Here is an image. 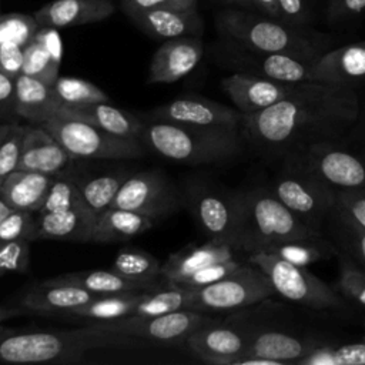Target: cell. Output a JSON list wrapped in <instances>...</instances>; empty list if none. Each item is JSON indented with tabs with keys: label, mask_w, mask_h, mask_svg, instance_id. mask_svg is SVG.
Returning <instances> with one entry per match:
<instances>
[{
	"label": "cell",
	"mask_w": 365,
	"mask_h": 365,
	"mask_svg": "<svg viewBox=\"0 0 365 365\" xmlns=\"http://www.w3.org/2000/svg\"><path fill=\"white\" fill-rule=\"evenodd\" d=\"M10 125H11V123H0V144L4 140V137L7 135V133L10 130Z\"/></svg>",
	"instance_id": "94428289"
},
{
	"label": "cell",
	"mask_w": 365,
	"mask_h": 365,
	"mask_svg": "<svg viewBox=\"0 0 365 365\" xmlns=\"http://www.w3.org/2000/svg\"><path fill=\"white\" fill-rule=\"evenodd\" d=\"M312 61L282 53L248 50L230 41L225 50V63L234 71L282 83L309 81Z\"/></svg>",
	"instance_id": "e0dca14e"
},
{
	"label": "cell",
	"mask_w": 365,
	"mask_h": 365,
	"mask_svg": "<svg viewBox=\"0 0 365 365\" xmlns=\"http://www.w3.org/2000/svg\"><path fill=\"white\" fill-rule=\"evenodd\" d=\"M238 321L247 332V348L234 365H297L317 346L327 344L312 335L297 331L251 325L245 319Z\"/></svg>",
	"instance_id": "8fae6325"
},
{
	"label": "cell",
	"mask_w": 365,
	"mask_h": 365,
	"mask_svg": "<svg viewBox=\"0 0 365 365\" xmlns=\"http://www.w3.org/2000/svg\"><path fill=\"white\" fill-rule=\"evenodd\" d=\"M46 284H61L71 285L86 289L96 295H107L127 291H145L153 289L154 284H143L127 279L121 277L114 269H86L61 274L48 279H44Z\"/></svg>",
	"instance_id": "1f68e13d"
},
{
	"label": "cell",
	"mask_w": 365,
	"mask_h": 365,
	"mask_svg": "<svg viewBox=\"0 0 365 365\" xmlns=\"http://www.w3.org/2000/svg\"><path fill=\"white\" fill-rule=\"evenodd\" d=\"M76 208H90L74 180L66 171L53 177L46 200L38 212H57Z\"/></svg>",
	"instance_id": "ab89813d"
},
{
	"label": "cell",
	"mask_w": 365,
	"mask_h": 365,
	"mask_svg": "<svg viewBox=\"0 0 365 365\" xmlns=\"http://www.w3.org/2000/svg\"><path fill=\"white\" fill-rule=\"evenodd\" d=\"M144 341L91 324L61 331H13L0 327V362L76 364L93 349L135 348Z\"/></svg>",
	"instance_id": "7a4b0ae2"
},
{
	"label": "cell",
	"mask_w": 365,
	"mask_h": 365,
	"mask_svg": "<svg viewBox=\"0 0 365 365\" xmlns=\"http://www.w3.org/2000/svg\"><path fill=\"white\" fill-rule=\"evenodd\" d=\"M281 21L292 26H307L311 20L309 0H278Z\"/></svg>",
	"instance_id": "f907efd6"
},
{
	"label": "cell",
	"mask_w": 365,
	"mask_h": 365,
	"mask_svg": "<svg viewBox=\"0 0 365 365\" xmlns=\"http://www.w3.org/2000/svg\"><path fill=\"white\" fill-rule=\"evenodd\" d=\"M288 157L298 158L334 188H365V155L341 140L318 143Z\"/></svg>",
	"instance_id": "4fadbf2b"
},
{
	"label": "cell",
	"mask_w": 365,
	"mask_h": 365,
	"mask_svg": "<svg viewBox=\"0 0 365 365\" xmlns=\"http://www.w3.org/2000/svg\"><path fill=\"white\" fill-rule=\"evenodd\" d=\"M97 214L91 208H76L57 212H36L31 241L56 240L71 242L91 241Z\"/></svg>",
	"instance_id": "603a6c76"
},
{
	"label": "cell",
	"mask_w": 365,
	"mask_h": 365,
	"mask_svg": "<svg viewBox=\"0 0 365 365\" xmlns=\"http://www.w3.org/2000/svg\"><path fill=\"white\" fill-rule=\"evenodd\" d=\"M138 140L157 155L188 165L228 161L237 157L245 144L241 128L171 121H144Z\"/></svg>",
	"instance_id": "3957f363"
},
{
	"label": "cell",
	"mask_w": 365,
	"mask_h": 365,
	"mask_svg": "<svg viewBox=\"0 0 365 365\" xmlns=\"http://www.w3.org/2000/svg\"><path fill=\"white\" fill-rule=\"evenodd\" d=\"M322 231L339 252L365 269V230L355 224L342 210L335 207L327 218Z\"/></svg>",
	"instance_id": "836d02e7"
},
{
	"label": "cell",
	"mask_w": 365,
	"mask_h": 365,
	"mask_svg": "<svg viewBox=\"0 0 365 365\" xmlns=\"http://www.w3.org/2000/svg\"><path fill=\"white\" fill-rule=\"evenodd\" d=\"M34 38L43 44V47L57 60L61 63L63 60V44L57 29L54 27H38L34 34Z\"/></svg>",
	"instance_id": "9f6ffc18"
},
{
	"label": "cell",
	"mask_w": 365,
	"mask_h": 365,
	"mask_svg": "<svg viewBox=\"0 0 365 365\" xmlns=\"http://www.w3.org/2000/svg\"><path fill=\"white\" fill-rule=\"evenodd\" d=\"M16 114L14 78L0 71V123H13Z\"/></svg>",
	"instance_id": "f5cc1de1"
},
{
	"label": "cell",
	"mask_w": 365,
	"mask_h": 365,
	"mask_svg": "<svg viewBox=\"0 0 365 365\" xmlns=\"http://www.w3.org/2000/svg\"><path fill=\"white\" fill-rule=\"evenodd\" d=\"M38 27L34 16L23 13L0 14V46L14 43L24 47L31 41Z\"/></svg>",
	"instance_id": "7bdbcfd3"
},
{
	"label": "cell",
	"mask_w": 365,
	"mask_h": 365,
	"mask_svg": "<svg viewBox=\"0 0 365 365\" xmlns=\"http://www.w3.org/2000/svg\"><path fill=\"white\" fill-rule=\"evenodd\" d=\"M339 140L351 148L361 153L362 155H365V94L359 93L356 117L351 127L348 128V131Z\"/></svg>",
	"instance_id": "681fc988"
},
{
	"label": "cell",
	"mask_w": 365,
	"mask_h": 365,
	"mask_svg": "<svg viewBox=\"0 0 365 365\" xmlns=\"http://www.w3.org/2000/svg\"><path fill=\"white\" fill-rule=\"evenodd\" d=\"M309 81L358 90L365 84V40L324 51L311 63Z\"/></svg>",
	"instance_id": "ac0fdd59"
},
{
	"label": "cell",
	"mask_w": 365,
	"mask_h": 365,
	"mask_svg": "<svg viewBox=\"0 0 365 365\" xmlns=\"http://www.w3.org/2000/svg\"><path fill=\"white\" fill-rule=\"evenodd\" d=\"M67 173L74 180L87 205L97 215L111 205L123 182L133 174V171L127 168L108 170L96 174H84L77 168H73V164H70Z\"/></svg>",
	"instance_id": "4dcf8cb0"
},
{
	"label": "cell",
	"mask_w": 365,
	"mask_h": 365,
	"mask_svg": "<svg viewBox=\"0 0 365 365\" xmlns=\"http://www.w3.org/2000/svg\"><path fill=\"white\" fill-rule=\"evenodd\" d=\"M51 180L53 177L46 174L17 168L0 185V198L11 210L38 212Z\"/></svg>",
	"instance_id": "f1b7e54d"
},
{
	"label": "cell",
	"mask_w": 365,
	"mask_h": 365,
	"mask_svg": "<svg viewBox=\"0 0 365 365\" xmlns=\"http://www.w3.org/2000/svg\"><path fill=\"white\" fill-rule=\"evenodd\" d=\"M297 365H365V339L342 345L322 344L299 359Z\"/></svg>",
	"instance_id": "f35d334b"
},
{
	"label": "cell",
	"mask_w": 365,
	"mask_h": 365,
	"mask_svg": "<svg viewBox=\"0 0 365 365\" xmlns=\"http://www.w3.org/2000/svg\"><path fill=\"white\" fill-rule=\"evenodd\" d=\"M365 11V0H329L327 17L329 21L339 23L356 17Z\"/></svg>",
	"instance_id": "db71d44e"
},
{
	"label": "cell",
	"mask_w": 365,
	"mask_h": 365,
	"mask_svg": "<svg viewBox=\"0 0 365 365\" xmlns=\"http://www.w3.org/2000/svg\"><path fill=\"white\" fill-rule=\"evenodd\" d=\"M14 90L16 114L29 121V124L41 125L58 114L61 103L53 86L21 73L14 78Z\"/></svg>",
	"instance_id": "4316f807"
},
{
	"label": "cell",
	"mask_w": 365,
	"mask_h": 365,
	"mask_svg": "<svg viewBox=\"0 0 365 365\" xmlns=\"http://www.w3.org/2000/svg\"><path fill=\"white\" fill-rule=\"evenodd\" d=\"M161 265L163 262L158 258L144 250L123 248L117 252L111 269L127 279L154 284V279L161 275Z\"/></svg>",
	"instance_id": "d590c367"
},
{
	"label": "cell",
	"mask_w": 365,
	"mask_h": 365,
	"mask_svg": "<svg viewBox=\"0 0 365 365\" xmlns=\"http://www.w3.org/2000/svg\"><path fill=\"white\" fill-rule=\"evenodd\" d=\"M53 88L61 106L66 107H83L93 103L110 101L108 96L100 87L78 77L58 76Z\"/></svg>",
	"instance_id": "74e56055"
},
{
	"label": "cell",
	"mask_w": 365,
	"mask_h": 365,
	"mask_svg": "<svg viewBox=\"0 0 365 365\" xmlns=\"http://www.w3.org/2000/svg\"><path fill=\"white\" fill-rule=\"evenodd\" d=\"M128 17L144 33L160 40L201 37L204 29L198 9L157 7L128 13Z\"/></svg>",
	"instance_id": "7402d4cb"
},
{
	"label": "cell",
	"mask_w": 365,
	"mask_h": 365,
	"mask_svg": "<svg viewBox=\"0 0 365 365\" xmlns=\"http://www.w3.org/2000/svg\"><path fill=\"white\" fill-rule=\"evenodd\" d=\"M298 84L299 83H282L237 71L221 80L224 93L242 114H254L268 108L292 93Z\"/></svg>",
	"instance_id": "d6986e66"
},
{
	"label": "cell",
	"mask_w": 365,
	"mask_h": 365,
	"mask_svg": "<svg viewBox=\"0 0 365 365\" xmlns=\"http://www.w3.org/2000/svg\"><path fill=\"white\" fill-rule=\"evenodd\" d=\"M24 314H29L24 308H21L20 305L19 307H9V305H0V324L3 321H7L13 317H19V315H24Z\"/></svg>",
	"instance_id": "680465c9"
},
{
	"label": "cell",
	"mask_w": 365,
	"mask_h": 365,
	"mask_svg": "<svg viewBox=\"0 0 365 365\" xmlns=\"http://www.w3.org/2000/svg\"><path fill=\"white\" fill-rule=\"evenodd\" d=\"M96 297L98 295L78 287L40 282L29 288L21 295V298L19 299V305L24 308L29 314L58 317L68 309L90 302Z\"/></svg>",
	"instance_id": "484cf974"
},
{
	"label": "cell",
	"mask_w": 365,
	"mask_h": 365,
	"mask_svg": "<svg viewBox=\"0 0 365 365\" xmlns=\"http://www.w3.org/2000/svg\"><path fill=\"white\" fill-rule=\"evenodd\" d=\"M237 250L227 242L210 240L201 245H188L173 252L161 265V277L165 284L177 285L198 269L220 261L235 258Z\"/></svg>",
	"instance_id": "cb8c5ba5"
},
{
	"label": "cell",
	"mask_w": 365,
	"mask_h": 365,
	"mask_svg": "<svg viewBox=\"0 0 365 365\" xmlns=\"http://www.w3.org/2000/svg\"><path fill=\"white\" fill-rule=\"evenodd\" d=\"M358 101L356 88L304 81L268 108L244 114L241 133L258 157L281 161L344 137L356 117Z\"/></svg>",
	"instance_id": "6da1fadb"
},
{
	"label": "cell",
	"mask_w": 365,
	"mask_h": 365,
	"mask_svg": "<svg viewBox=\"0 0 365 365\" xmlns=\"http://www.w3.org/2000/svg\"><path fill=\"white\" fill-rule=\"evenodd\" d=\"M30 268V241L16 240L0 244V275L24 274Z\"/></svg>",
	"instance_id": "bcb514c9"
},
{
	"label": "cell",
	"mask_w": 365,
	"mask_h": 365,
	"mask_svg": "<svg viewBox=\"0 0 365 365\" xmlns=\"http://www.w3.org/2000/svg\"><path fill=\"white\" fill-rule=\"evenodd\" d=\"M364 325H365V324H364ZM364 339H365V335H364Z\"/></svg>",
	"instance_id": "be15d7a7"
},
{
	"label": "cell",
	"mask_w": 365,
	"mask_h": 365,
	"mask_svg": "<svg viewBox=\"0 0 365 365\" xmlns=\"http://www.w3.org/2000/svg\"><path fill=\"white\" fill-rule=\"evenodd\" d=\"M154 221L151 217L131 210L108 207L97 215L91 241L103 244L128 241L151 230Z\"/></svg>",
	"instance_id": "f546056e"
},
{
	"label": "cell",
	"mask_w": 365,
	"mask_h": 365,
	"mask_svg": "<svg viewBox=\"0 0 365 365\" xmlns=\"http://www.w3.org/2000/svg\"><path fill=\"white\" fill-rule=\"evenodd\" d=\"M24 47L14 43L0 46V71L11 78L21 74Z\"/></svg>",
	"instance_id": "816d5d0a"
},
{
	"label": "cell",
	"mask_w": 365,
	"mask_h": 365,
	"mask_svg": "<svg viewBox=\"0 0 365 365\" xmlns=\"http://www.w3.org/2000/svg\"><path fill=\"white\" fill-rule=\"evenodd\" d=\"M60 115L78 118L81 121L90 123L97 128H101L110 134L125 137V138H137L141 134L144 127V121H141L134 114L114 107L107 103H93L83 107H66L61 106Z\"/></svg>",
	"instance_id": "83f0119b"
},
{
	"label": "cell",
	"mask_w": 365,
	"mask_h": 365,
	"mask_svg": "<svg viewBox=\"0 0 365 365\" xmlns=\"http://www.w3.org/2000/svg\"><path fill=\"white\" fill-rule=\"evenodd\" d=\"M182 194L184 204L210 240L227 242L238 251L241 191H230L205 180H191Z\"/></svg>",
	"instance_id": "ba28073f"
},
{
	"label": "cell",
	"mask_w": 365,
	"mask_h": 365,
	"mask_svg": "<svg viewBox=\"0 0 365 365\" xmlns=\"http://www.w3.org/2000/svg\"><path fill=\"white\" fill-rule=\"evenodd\" d=\"M241 197L238 251L247 254V257L289 240L324 234L309 228L278 200L269 187H254L241 191Z\"/></svg>",
	"instance_id": "5b68a950"
},
{
	"label": "cell",
	"mask_w": 365,
	"mask_h": 365,
	"mask_svg": "<svg viewBox=\"0 0 365 365\" xmlns=\"http://www.w3.org/2000/svg\"><path fill=\"white\" fill-rule=\"evenodd\" d=\"M269 278L275 294L312 309H344L345 298L308 267L291 264L272 252L257 251L247 257Z\"/></svg>",
	"instance_id": "52a82bcc"
},
{
	"label": "cell",
	"mask_w": 365,
	"mask_h": 365,
	"mask_svg": "<svg viewBox=\"0 0 365 365\" xmlns=\"http://www.w3.org/2000/svg\"><path fill=\"white\" fill-rule=\"evenodd\" d=\"M184 205V194L158 170L133 173L117 191L110 207L131 210L153 220L167 217Z\"/></svg>",
	"instance_id": "7c38bea8"
},
{
	"label": "cell",
	"mask_w": 365,
	"mask_h": 365,
	"mask_svg": "<svg viewBox=\"0 0 365 365\" xmlns=\"http://www.w3.org/2000/svg\"><path fill=\"white\" fill-rule=\"evenodd\" d=\"M275 294L269 278L255 264L242 262L222 279L191 291L190 309L238 311L258 304Z\"/></svg>",
	"instance_id": "30bf717a"
},
{
	"label": "cell",
	"mask_w": 365,
	"mask_h": 365,
	"mask_svg": "<svg viewBox=\"0 0 365 365\" xmlns=\"http://www.w3.org/2000/svg\"><path fill=\"white\" fill-rule=\"evenodd\" d=\"M244 114L215 100L182 94L144 113L145 121H171L201 127L241 128Z\"/></svg>",
	"instance_id": "9a60e30c"
},
{
	"label": "cell",
	"mask_w": 365,
	"mask_h": 365,
	"mask_svg": "<svg viewBox=\"0 0 365 365\" xmlns=\"http://www.w3.org/2000/svg\"><path fill=\"white\" fill-rule=\"evenodd\" d=\"M217 26L221 34L240 47L282 53L294 57L315 60L329 50L331 37L308 30L305 26H292L268 16L241 10H225L218 14Z\"/></svg>",
	"instance_id": "277c9868"
},
{
	"label": "cell",
	"mask_w": 365,
	"mask_h": 365,
	"mask_svg": "<svg viewBox=\"0 0 365 365\" xmlns=\"http://www.w3.org/2000/svg\"><path fill=\"white\" fill-rule=\"evenodd\" d=\"M198 0H123V7L125 13L170 7V9H197Z\"/></svg>",
	"instance_id": "11a10c76"
},
{
	"label": "cell",
	"mask_w": 365,
	"mask_h": 365,
	"mask_svg": "<svg viewBox=\"0 0 365 365\" xmlns=\"http://www.w3.org/2000/svg\"><path fill=\"white\" fill-rule=\"evenodd\" d=\"M254 3H255V9L259 10L261 14L281 21L278 0H254Z\"/></svg>",
	"instance_id": "6f0895ef"
},
{
	"label": "cell",
	"mask_w": 365,
	"mask_h": 365,
	"mask_svg": "<svg viewBox=\"0 0 365 365\" xmlns=\"http://www.w3.org/2000/svg\"><path fill=\"white\" fill-rule=\"evenodd\" d=\"M336 190V207L365 230V188Z\"/></svg>",
	"instance_id": "c3c4849f"
},
{
	"label": "cell",
	"mask_w": 365,
	"mask_h": 365,
	"mask_svg": "<svg viewBox=\"0 0 365 365\" xmlns=\"http://www.w3.org/2000/svg\"><path fill=\"white\" fill-rule=\"evenodd\" d=\"M191 291L177 287L165 285L164 289H145L131 315L154 317L173 311L190 309Z\"/></svg>",
	"instance_id": "8d00e7d4"
},
{
	"label": "cell",
	"mask_w": 365,
	"mask_h": 365,
	"mask_svg": "<svg viewBox=\"0 0 365 365\" xmlns=\"http://www.w3.org/2000/svg\"><path fill=\"white\" fill-rule=\"evenodd\" d=\"M41 125L74 160H133L144 154L140 140L110 134L78 118L57 114Z\"/></svg>",
	"instance_id": "9c48e42d"
},
{
	"label": "cell",
	"mask_w": 365,
	"mask_h": 365,
	"mask_svg": "<svg viewBox=\"0 0 365 365\" xmlns=\"http://www.w3.org/2000/svg\"><path fill=\"white\" fill-rule=\"evenodd\" d=\"M114 4L110 0H54L34 11L41 27L64 29L101 21L110 17Z\"/></svg>",
	"instance_id": "d4e9b609"
},
{
	"label": "cell",
	"mask_w": 365,
	"mask_h": 365,
	"mask_svg": "<svg viewBox=\"0 0 365 365\" xmlns=\"http://www.w3.org/2000/svg\"><path fill=\"white\" fill-rule=\"evenodd\" d=\"M207 318L208 317H205L204 312L194 309H180L154 317L127 315L111 321H98L90 324L106 331L134 336L144 342L178 345L185 342L188 335Z\"/></svg>",
	"instance_id": "5bb4252c"
},
{
	"label": "cell",
	"mask_w": 365,
	"mask_h": 365,
	"mask_svg": "<svg viewBox=\"0 0 365 365\" xmlns=\"http://www.w3.org/2000/svg\"><path fill=\"white\" fill-rule=\"evenodd\" d=\"M202 54L204 44L201 37L164 40L153 54L147 81L150 84L175 83L197 67Z\"/></svg>",
	"instance_id": "ffe728a7"
},
{
	"label": "cell",
	"mask_w": 365,
	"mask_h": 365,
	"mask_svg": "<svg viewBox=\"0 0 365 365\" xmlns=\"http://www.w3.org/2000/svg\"><path fill=\"white\" fill-rule=\"evenodd\" d=\"M60 61H57L34 37L24 46L21 73L53 86L58 78Z\"/></svg>",
	"instance_id": "60d3db41"
},
{
	"label": "cell",
	"mask_w": 365,
	"mask_h": 365,
	"mask_svg": "<svg viewBox=\"0 0 365 365\" xmlns=\"http://www.w3.org/2000/svg\"><path fill=\"white\" fill-rule=\"evenodd\" d=\"M26 125L11 123L10 130L0 144V185L19 168Z\"/></svg>",
	"instance_id": "ee69618b"
},
{
	"label": "cell",
	"mask_w": 365,
	"mask_h": 365,
	"mask_svg": "<svg viewBox=\"0 0 365 365\" xmlns=\"http://www.w3.org/2000/svg\"><path fill=\"white\" fill-rule=\"evenodd\" d=\"M73 160L74 158L60 144V141L54 135H51L43 125H26L19 164L20 170L41 173L54 177L66 171Z\"/></svg>",
	"instance_id": "44dd1931"
},
{
	"label": "cell",
	"mask_w": 365,
	"mask_h": 365,
	"mask_svg": "<svg viewBox=\"0 0 365 365\" xmlns=\"http://www.w3.org/2000/svg\"><path fill=\"white\" fill-rule=\"evenodd\" d=\"M242 264V261L234 258V259H228V261H220V262H214L210 264L201 269H198L197 272H194L192 275H190L187 279H184L182 282L177 284V287L194 291L198 288H202L205 285H210L212 282H217L220 279H222L224 277L230 275L231 272H234L240 265Z\"/></svg>",
	"instance_id": "7dc6e473"
},
{
	"label": "cell",
	"mask_w": 365,
	"mask_h": 365,
	"mask_svg": "<svg viewBox=\"0 0 365 365\" xmlns=\"http://www.w3.org/2000/svg\"><path fill=\"white\" fill-rule=\"evenodd\" d=\"M143 291H127L117 294L98 295L90 302L77 308L68 309L58 315L60 318H71L73 321H81L84 324L111 321L131 315L141 298Z\"/></svg>",
	"instance_id": "d6a6232c"
},
{
	"label": "cell",
	"mask_w": 365,
	"mask_h": 365,
	"mask_svg": "<svg viewBox=\"0 0 365 365\" xmlns=\"http://www.w3.org/2000/svg\"><path fill=\"white\" fill-rule=\"evenodd\" d=\"M247 341V332L238 321L218 322L207 318L188 335L185 345L202 362L234 365L244 354Z\"/></svg>",
	"instance_id": "2e32d148"
},
{
	"label": "cell",
	"mask_w": 365,
	"mask_h": 365,
	"mask_svg": "<svg viewBox=\"0 0 365 365\" xmlns=\"http://www.w3.org/2000/svg\"><path fill=\"white\" fill-rule=\"evenodd\" d=\"M230 3H235V4H240L242 7H251V9H255V3L254 0H227Z\"/></svg>",
	"instance_id": "91938a15"
},
{
	"label": "cell",
	"mask_w": 365,
	"mask_h": 365,
	"mask_svg": "<svg viewBox=\"0 0 365 365\" xmlns=\"http://www.w3.org/2000/svg\"><path fill=\"white\" fill-rule=\"evenodd\" d=\"M10 211H11V208L0 198V221H1Z\"/></svg>",
	"instance_id": "6125c7cd"
},
{
	"label": "cell",
	"mask_w": 365,
	"mask_h": 365,
	"mask_svg": "<svg viewBox=\"0 0 365 365\" xmlns=\"http://www.w3.org/2000/svg\"><path fill=\"white\" fill-rule=\"evenodd\" d=\"M278 200L309 228L324 232V224L336 207V190L298 158L285 157L271 185Z\"/></svg>",
	"instance_id": "8992f818"
},
{
	"label": "cell",
	"mask_w": 365,
	"mask_h": 365,
	"mask_svg": "<svg viewBox=\"0 0 365 365\" xmlns=\"http://www.w3.org/2000/svg\"><path fill=\"white\" fill-rule=\"evenodd\" d=\"M338 281L336 291L345 298L365 308V269L355 264L345 254H336Z\"/></svg>",
	"instance_id": "b9f144b4"
},
{
	"label": "cell",
	"mask_w": 365,
	"mask_h": 365,
	"mask_svg": "<svg viewBox=\"0 0 365 365\" xmlns=\"http://www.w3.org/2000/svg\"><path fill=\"white\" fill-rule=\"evenodd\" d=\"M34 222L36 212L11 210L0 221V244L16 240H27L31 242Z\"/></svg>",
	"instance_id": "f6af8a7d"
},
{
	"label": "cell",
	"mask_w": 365,
	"mask_h": 365,
	"mask_svg": "<svg viewBox=\"0 0 365 365\" xmlns=\"http://www.w3.org/2000/svg\"><path fill=\"white\" fill-rule=\"evenodd\" d=\"M267 252H272L291 264L309 267L315 262L336 257L338 248L325 234H318L272 245Z\"/></svg>",
	"instance_id": "e575fe53"
}]
</instances>
